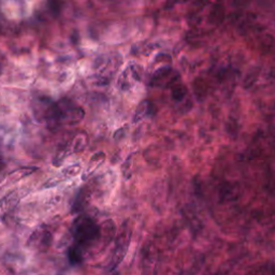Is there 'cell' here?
Segmentation results:
<instances>
[{"label":"cell","instance_id":"1","mask_svg":"<svg viewBox=\"0 0 275 275\" xmlns=\"http://www.w3.org/2000/svg\"><path fill=\"white\" fill-rule=\"evenodd\" d=\"M73 237L74 245L79 247L81 251L85 247H93L96 244L102 235L101 226L97 221L89 216L77 217L73 223Z\"/></svg>","mask_w":275,"mask_h":275},{"label":"cell","instance_id":"2","mask_svg":"<svg viewBox=\"0 0 275 275\" xmlns=\"http://www.w3.org/2000/svg\"><path fill=\"white\" fill-rule=\"evenodd\" d=\"M130 238H131V231L130 228L127 226V222L124 223V227L120 230L119 235L117 236L116 242H115V247L113 251V256L111 258V269H114L119 264V262L123 260V258L125 257L127 249L129 246V243H130Z\"/></svg>","mask_w":275,"mask_h":275},{"label":"cell","instance_id":"3","mask_svg":"<svg viewBox=\"0 0 275 275\" xmlns=\"http://www.w3.org/2000/svg\"><path fill=\"white\" fill-rule=\"evenodd\" d=\"M157 265V254L148 247V252L143 254L141 260V275H155Z\"/></svg>","mask_w":275,"mask_h":275},{"label":"cell","instance_id":"4","mask_svg":"<svg viewBox=\"0 0 275 275\" xmlns=\"http://www.w3.org/2000/svg\"><path fill=\"white\" fill-rule=\"evenodd\" d=\"M138 80H139V72H138L136 68L128 66L126 70L123 72L122 76L119 77V85L122 88H128L132 84L138 82Z\"/></svg>","mask_w":275,"mask_h":275},{"label":"cell","instance_id":"5","mask_svg":"<svg viewBox=\"0 0 275 275\" xmlns=\"http://www.w3.org/2000/svg\"><path fill=\"white\" fill-rule=\"evenodd\" d=\"M152 113V105L150 101H143L140 103V106L138 107L135 115L133 118V122H140L141 119H143L145 116H148Z\"/></svg>","mask_w":275,"mask_h":275},{"label":"cell","instance_id":"6","mask_svg":"<svg viewBox=\"0 0 275 275\" xmlns=\"http://www.w3.org/2000/svg\"><path fill=\"white\" fill-rule=\"evenodd\" d=\"M105 160V154H103L102 152H99L97 154H95L94 156L91 157L90 159V162H89V165H88V169H87V172H86L85 175L87 174V175H90L94 170L95 169H97L100 165H101V162Z\"/></svg>","mask_w":275,"mask_h":275},{"label":"cell","instance_id":"7","mask_svg":"<svg viewBox=\"0 0 275 275\" xmlns=\"http://www.w3.org/2000/svg\"><path fill=\"white\" fill-rule=\"evenodd\" d=\"M68 258H69V260H70V262L72 264L80 263L82 261V259H83V253L76 245H73V246H71L70 248H69Z\"/></svg>","mask_w":275,"mask_h":275},{"label":"cell","instance_id":"8","mask_svg":"<svg viewBox=\"0 0 275 275\" xmlns=\"http://www.w3.org/2000/svg\"><path fill=\"white\" fill-rule=\"evenodd\" d=\"M185 94H186V90L184 87H182V86H178V87L174 88L173 93H172V97H173L174 100L176 101H179V100H182L185 96Z\"/></svg>","mask_w":275,"mask_h":275}]
</instances>
